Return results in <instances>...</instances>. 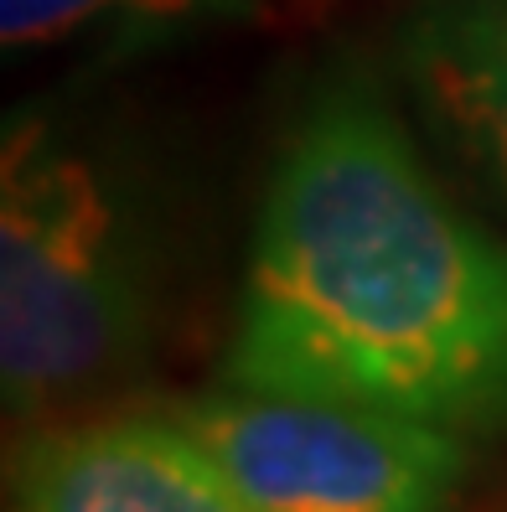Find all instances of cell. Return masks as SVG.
<instances>
[{
	"mask_svg": "<svg viewBox=\"0 0 507 512\" xmlns=\"http://www.w3.org/2000/svg\"><path fill=\"white\" fill-rule=\"evenodd\" d=\"M228 373L440 430L507 419V244L445 202L373 99H326L285 145Z\"/></svg>",
	"mask_w": 507,
	"mask_h": 512,
	"instance_id": "6da1fadb",
	"label": "cell"
},
{
	"mask_svg": "<svg viewBox=\"0 0 507 512\" xmlns=\"http://www.w3.org/2000/svg\"><path fill=\"white\" fill-rule=\"evenodd\" d=\"M140 331L135 269L104 176L32 119L0 176V373L11 409H47L109 378Z\"/></svg>",
	"mask_w": 507,
	"mask_h": 512,
	"instance_id": "7a4b0ae2",
	"label": "cell"
},
{
	"mask_svg": "<svg viewBox=\"0 0 507 512\" xmlns=\"http://www.w3.org/2000/svg\"><path fill=\"white\" fill-rule=\"evenodd\" d=\"M254 512H440L461 440L389 409L233 383L182 414Z\"/></svg>",
	"mask_w": 507,
	"mask_h": 512,
	"instance_id": "3957f363",
	"label": "cell"
},
{
	"mask_svg": "<svg viewBox=\"0 0 507 512\" xmlns=\"http://www.w3.org/2000/svg\"><path fill=\"white\" fill-rule=\"evenodd\" d=\"M21 512H254L187 425L114 419L42 440Z\"/></svg>",
	"mask_w": 507,
	"mask_h": 512,
	"instance_id": "277c9868",
	"label": "cell"
},
{
	"mask_svg": "<svg viewBox=\"0 0 507 512\" xmlns=\"http://www.w3.org/2000/svg\"><path fill=\"white\" fill-rule=\"evenodd\" d=\"M430 109L507 192V0H451L409 37Z\"/></svg>",
	"mask_w": 507,
	"mask_h": 512,
	"instance_id": "5b68a950",
	"label": "cell"
},
{
	"mask_svg": "<svg viewBox=\"0 0 507 512\" xmlns=\"http://www.w3.org/2000/svg\"><path fill=\"white\" fill-rule=\"evenodd\" d=\"M249 0H0V42L6 47H47L94 26H130V32H161V26H197L244 16Z\"/></svg>",
	"mask_w": 507,
	"mask_h": 512,
	"instance_id": "8992f818",
	"label": "cell"
}]
</instances>
